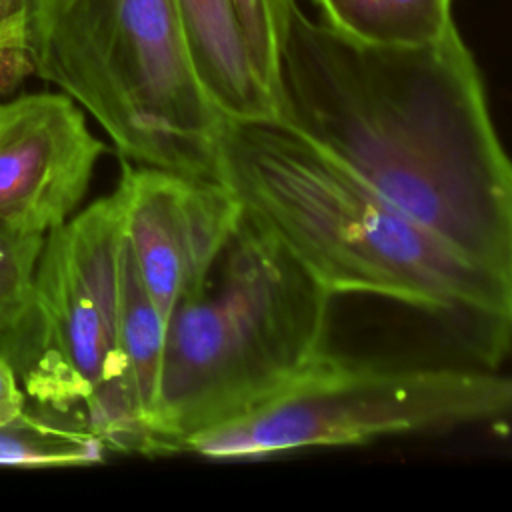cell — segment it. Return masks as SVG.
I'll return each instance as SVG.
<instances>
[{"label":"cell","mask_w":512,"mask_h":512,"mask_svg":"<svg viewBox=\"0 0 512 512\" xmlns=\"http://www.w3.org/2000/svg\"><path fill=\"white\" fill-rule=\"evenodd\" d=\"M278 122L512 286V154L458 28L376 46L294 10Z\"/></svg>","instance_id":"1"},{"label":"cell","mask_w":512,"mask_h":512,"mask_svg":"<svg viewBox=\"0 0 512 512\" xmlns=\"http://www.w3.org/2000/svg\"><path fill=\"white\" fill-rule=\"evenodd\" d=\"M214 178L334 298L414 308L486 368L512 356V286L282 122L224 118Z\"/></svg>","instance_id":"2"},{"label":"cell","mask_w":512,"mask_h":512,"mask_svg":"<svg viewBox=\"0 0 512 512\" xmlns=\"http://www.w3.org/2000/svg\"><path fill=\"white\" fill-rule=\"evenodd\" d=\"M328 294L246 212L166 322L150 434L160 454L264 402L330 350Z\"/></svg>","instance_id":"3"},{"label":"cell","mask_w":512,"mask_h":512,"mask_svg":"<svg viewBox=\"0 0 512 512\" xmlns=\"http://www.w3.org/2000/svg\"><path fill=\"white\" fill-rule=\"evenodd\" d=\"M30 74L58 86L124 160L214 178L224 116L192 68L176 0H24Z\"/></svg>","instance_id":"4"},{"label":"cell","mask_w":512,"mask_h":512,"mask_svg":"<svg viewBox=\"0 0 512 512\" xmlns=\"http://www.w3.org/2000/svg\"><path fill=\"white\" fill-rule=\"evenodd\" d=\"M122 244L116 192L48 232L28 314L0 354L46 412L82 424L108 450L158 454L120 350Z\"/></svg>","instance_id":"5"},{"label":"cell","mask_w":512,"mask_h":512,"mask_svg":"<svg viewBox=\"0 0 512 512\" xmlns=\"http://www.w3.org/2000/svg\"><path fill=\"white\" fill-rule=\"evenodd\" d=\"M512 420V374L498 368L394 366L326 350L282 390L192 434L182 452L268 458Z\"/></svg>","instance_id":"6"},{"label":"cell","mask_w":512,"mask_h":512,"mask_svg":"<svg viewBox=\"0 0 512 512\" xmlns=\"http://www.w3.org/2000/svg\"><path fill=\"white\" fill-rule=\"evenodd\" d=\"M114 192L136 270L168 322L204 286L242 220V204L216 178L130 160H122Z\"/></svg>","instance_id":"7"},{"label":"cell","mask_w":512,"mask_h":512,"mask_svg":"<svg viewBox=\"0 0 512 512\" xmlns=\"http://www.w3.org/2000/svg\"><path fill=\"white\" fill-rule=\"evenodd\" d=\"M104 152L64 92L0 104V224L46 236L68 222Z\"/></svg>","instance_id":"8"},{"label":"cell","mask_w":512,"mask_h":512,"mask_svg":"<svg viewBox=\"0 0 512 512\" xmlns=\"http://www.w3.org/2000/svg\"><path fill=\"white\" fill-rule=\"evenodd\" d=\"M196 78L226 120H278V98L264 78L234 0H176Z\"/></svg>","instance_id":"9"},{"label":"cell","mask_w":512,"mask_h":512,"mask_svg":"<svg viewBox=\"0 0 512 512\" xmlns=\"http://www.w3.org/2000/svg\"><path fill=\"white\" fill-rule=\"evenodd\" d=\"M164 344L166 320L148 294L124 238L120 258V350L132 398L148 430L160 380Z\"/></svg>","instance_id":"10"},{"label":"cell","mask_w":512,"mask_h":512,"mask_svg":"<svg viewBox=\"0 0 512 512\" xmlns=\"http://www.w3.org/2000/svg\"><path fill=\"white\" fill-rule=\"evenodd\" d=\"M452 0H316L336 30L376 46H422L454 28Z\"/></svg>","instance_id":"11"},{"label":"cell","mask_w":512,"mask_h":512,"mask_svg":"<svg viewBox=\"0 0 512 512\" xmlns=\"http://www.w3.org/2000/svg\"><path fill=\"white\" fill-rule=\"evenodd\" d=\"M106 450L100 436L64 416L24 412L0 424V466L8 468L92 466L104 460Z\"/></svg>","instance_id":"12"},{"label":"cell","mask_w":512,"mask_h":512,"mask_svg":"<svg viewBox=\"0 0 512 512\" xmlns=\"http://www.w3.org/2000/svg\"><path fill=\"white\" fill-rule=\"evenodd\" d=\"M46 236L0 224V342L24 322Z\"/></svg>","instance_id":"13"},{"label":"cell","mask_w":512,"mask_h":512,"mask_svg":"<svg viewBox=\"0 0 512 512\" xmlns=\"http://www.w3.org/2000/svg\"><path fill=\"white\" fill-rule=\"evenodd\" d=\"M242 18L256 62L276 92L284 38L292 20L296 0H234Z\"/></svg>","instance_id":"14"},{"label":"cell","mask_w":512,"mask_h":512,"mask_svg":"<svg viewBox=\"0 0 512 512\" xmlns=\"http://www.w3.org/2000/svg\"><path fill=\"white\" fill-rule=\"evenodd\" d=\"M26 412V392L12 364L0 354V424L12 422Z\"/></svg>","instance_id":"15"},{"label":"cell","mask_w":512,"mask_h":512,"mask_svg":"<svg viewBox=\"0 0 512 512\" xmlns=\"http://www.w3.org/2000/svg\"><path fill=\"white\" fill-rule=\"evenodd\" d=\"M24 6V0H0V24L16 16Z\"/></svg>","instance_id":"16"},{"label":"cell","mask_w":512,"mask_h":512,"mask_svg":"<svg viewBox=\"0 0 512 512\" xmlns=\"http://www.w3.org/2000/svg\"><path fill=\"white\" fill-rule=\"evenodd\" d=\"M314 2H316V0H314Z\"/></svg>","instance_id":"17"}]
</instances>
